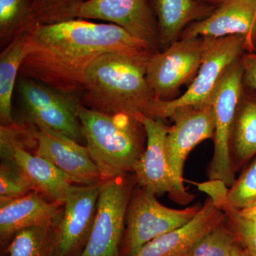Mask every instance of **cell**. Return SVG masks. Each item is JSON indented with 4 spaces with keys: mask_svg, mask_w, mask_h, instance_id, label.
Wrapping results in <instances>:
<instances>
[{
    "mask_svg": "<svg viewBox=\"0 0 256 256\" xmlns=\"http://www.w3.org/2000/svg\"><path fill=\"white\" fill-rule=\"evenodd\" d=\"M151 50L124 28L74 18L36 23L28 32L20 75L64 92H80L90 64L105 54Z\"/></svg>",
    "mask_w": 256,
    "mask_h": 256,
    "instance_id": "cell-1",
    "label": "cell"
},
{
    "mask_svg": "<svg viewBox=\"0 0 256 256\" xmlns=\"http://www.w3.org/2000/svg\"><path fill=\"white\" fill-rule=\"evenodd\" d=\"M154 53L116 52L98 57L84 74L82 105L104 114L150 117L156 98L146 74Z\"/></svg>",
    "mask_w": 256,
    "mask_h": 256,
    "instance_id": "cell-2",
    "label": "cell"
},
{
    "mask_svg": "<svg viewBox=\"0 0 256 256\" xmlns=\"http://www.w3.org/2000/svg\"><path fill=\"white\" fill-rule=\"evenodd\" d=\"M79 119L89 154L102 181L133 172L146 148V132L133 116L107 114L80 106Z\"/></svg>",
    "mask_w": 256,
    "mask_h": 256,
    "instance_id": "cell-3",
    "label": "cell"
},
{
    "mask_svg": "<svg viewBox=\"0 0 256 256\" xmlns=\"http://www.w3.org/2000/svg\"><path fill=\"white\" fill-rule=\"evenodd\" d=\"M16 88L22 114L16 121L50 128L80 144L85 143L78 114L82 105L80 92H62L21 76Z\"/></svg>",
    "mask_w": 256,
    "mask_h": 256,
    "instance_id": "cell-4",
    "label": "cell"
},
{
    "mask_svg": "<svg viewBox=\"0 0 256 256\" xmlns=\"http://www.w3.org/2000/svg\"><path fill=\"white\" fill-rule=\"evenodd\" d=\"M206 38V48L201 66L188 90L180 97L172 100L156 99L150 117L164 120L168 118L175 109L212 102V96L225 74L246 52L244 36Z\"/></svg>",
    "mask_w": 256,
    "mask_h": 256,
    "instance_id": "cell-5",
    "label": "cell"
},
{
    "mask_svg": "<svg viewBox=\"0 0 256 256\" xmlns=\"http://www.w3.org/2000/svg\"><path fill=\"white\" fill-rule=\"evenodd\" d=\"M152 192L134 188L126 215L121 256H134L146 244L190 222L201 205L174 210L164 206Z\"/></svg>",
    "mask_w": 256,
    "mask_h": 256,
    "instance_id": "cell-6",
    "label": "cell"
},
{
    "mask_svg": "<svg viewBox=\"0 0 256 256\" xmlns=\"http://www.w3.org/2000/svg\"><path fill=\"white\" fill-rule=\"evenodd\" d=\"M136 178L128 174L102 182L92 234L79 256H121L126 215Z\"/></svg>",
    "mask_w": 256,
    "mask_h": 256,
    "instance_id": "cell-7",
    "label": "cell"
},
{
    "mask_svg": "<svg viewBox=\"0 0 256 256\" xmlns=\"http://www.w3.org/2000/svg\"><path fill=\"white\" fill-rule=\"evenodd\" d=\"M242 58L230 66L212 98L214 111V151L210 162V180H220L228 186L236 182L230 152V134L244 92Z\"/></svg>",
    "mask_w": 256,
    "mask_h": 256,
    "instance_id": "cell-8",
    "label": "cell"
},
{
    "mask_svg": "<svg viewBox=\"0 0 256 256\" xmlns=\"http://www.w3.org/2000/svg\"><path fill=\"white\" fill-rule=\"evenodd\" d=\"M136 119L146 132V148L134 166L133 172L138 186L156 195L168 193L178 203H190L193 196L173 176L166 153V137L170 126L164 120L139 114Z\"/></svg>",
    "mask_w": 256,
    "mask_h": 256,
    "instance_id": "cell-9",
    "label": "cell"
},
{
    "mask_svg": "<svg viewBox=\"0 0 256 256\" xmlns=\"http://www.w3.org/2000/svg\"><path fill=\"white\" fill-rule=\"evenodd\" d=\"M206 37L180 38L152 56L146 80L156 99L170 100L184 84L193 80L201 66Z\"/></svg>",
    "mask_w": 256,
    "mask_h": 256,
    "instance_id": "cell-10",
    "label": "cell"
},
{
    "mask_svg": "<svg viewBox=\"0 0 256 256\" xmlns=\"http://www.w3.org/2000/svg\"><path fill=\"white\" fill-rule=\"evenodd\" d=\"M74 18L118 25L160 52L158 22L149 0H90L70 10L64 21Z\"/></svg>",
    "mask_w": 256,
    "mask_h": 256,
    "instance_id": "cell-11",
    "label": "cell"
},
{
    "mask_svg": "<svg viewBox=\"0 0 256 256\" xmlns=\"http://www.w3.org/2000/svg\"><path fill=\"white\" fill-rule=\"evenodd\" d=\"M169 118L170 126L166 137V153L173 176L184 186L185 161L192 150L214 136V111L212 102L200 106H186L175 109Z\"/></svg>",
    "mask_w": 256,
    "mask_h": 256,
    "instance_id": "cell-12",
    "label": "cell"
},
{
    "mask_svg": "<svg viewBox=\"0 0 256 256\" xmlns=\"http://www.w3.org/2000/svg\"><path fill=\"white\" fill-rule=\"evenodd\" d=\"M102 183L73 184L69 188L56 230L55 256H74L86 245L95 222Z\"/></svg>",
    "mask_w": 256,
    "mask_h": 256,
    "instance_id": "cell-13",
    "label": "cell"
},
{
    "mask_svg": "<svg viewBox=\"0 0 256 256\" xmlns=\"http://www.w3.org/2000/svg\"><path fill=\"white\" fill-rule=\"evenodd\" d=\"M37 128L38 144L35 154L52 162L74 184L92 186L104 182L86 146L58 131Z\"/></svg>",
    "mask_w": 256,
    "mask_h": 256,
    "instance_id": "cell-14",
    "label": "cell"
},
{
    "mask_svg": "<svg viewBox=\"0 0 256 256\" xmlns=\"http://www.w3.org/2000/svg\"><path fill=\"white\" fill-rule=\"evenodd\" d=\"M234 35L245 37L246 52H256V0H222L208 18L188 25L180 38Z\"/></svg>",
    "mask_w": 256,
    "mask_h": 256,
    "instance_id": "cell-15",
    "label": "cell"
},
{
    "mask_svg": "<svg viewBox=\"0 0 256 256\" xmlns=\"http://www.w3.org/2000/svg\"><path fill=\"white\" fill-rule=\"evenodd\" d=\"M226 218L208 198L190 222L151 240L134 256H185Z\"/></svg>",
    "mask_w": 256,
    "mask_h": 256,
    "instance_id": "cell-16",
    "label": "cell"
},
{
    "mask_svg": "<svg viewBox=\"0 0 256 256\" xmlns=\"http://www.w3.org/2000/svg\"><path fill=\"white\" fill-rule=\"evenodd\" d=\"M63 206L35 191L18 198L0 196L2 244H8L22 229L55 220L62 214Z\"/></svg>",
    "mask_w": 256,
    "mask_h": 256,
    "instance_id": "cell-17",
    "label": "cell"
},
{
    "mask_svg": "<svg viewBox=\"0 0 256 256\" xmlns=\"http://www.w3.org/2000/svg\"><path fill=\"white\" fill-rule=\"evenodd\" d=\"M158 22L160 46L168 48L180 40L188 25L204 20L214 5L198 0H149Z\"/></svg>",
    "mask_w": 256,
    "mask_h": 256,
    "instance_id": "cell-18",
    "label": "cell"
},
{
    "mask_svg": "<svg viewBox=\"0 0 256 256\" xmlns=\"http://www.w3.org/2000/svg\"><path fill=\"white\" fill-rule=\"evenodd\" d=\"M14 160L33 191L50 201L64 204L69 188L74 184L64 172L50 160L24 150L15 151Z\"/></svg>",
    "mask_w": 256,
    "mask_h": 256,
    "instance_id": "cell-19",
    "label": "cell"
},
{
    "mask_svg": "<svg viewBox=\"0 0 256 256\" xmlns=\"http://www.w3.org/2000/svg\"><path fill=\"white\" fill-rule=\"evenodd\" d=\"M28 32L18 35L0 54V120L1 124L14 122L12 96L22 64Z\"/></svg>",
    "mask_w": 256,
    "mask_h": 256,
    "instance_id": "cell-20",
    "label": "cell"
},
{
    "mask_svg": "<svg viewBox=\"0 0 256 256\" xmlns=\"http://www.w3.org/2000/svg\"><path fill=\"white\" fill-rule=\"evenodd\" d=\"M230 156L240 165L256 154V96L244 92L232 128Z\"/></svg>",
    "mask_w": 256,
    "mask_h": 256,
    "instance_id": "cell-21",
    "label": "cell"
},
{
    "mask_svg": "<svg viewBox=\"0 0 256 256\" xmlns=\"http://www.w3.org/2000/svg\"><path fill=\"white\" fill-rule=\"evenodd\" d=\"M60 215L55 220L18 230L8 242V256H55L56 230Z\"/></svg>",
    "mask_w": 256,
    "mask_h": 256,
    "instance_id": "cell-22",
    "label": "cell"
},
{
    "mask_svg": "<svg viewBox=\"0 0 256 256\" xmlns=\"http://www.w3.org/2000/svg\"><path fill=\"white\" fill-rule=\"evenodd\" d=\"M32 0H0V44L8 46L37 22L32 12Z\"/></svg>",
    "mask_w": 256,
    "mask_h": 256,
    "instance_id": "cell-23",
    "label": "cell"
},
{
    "mask_svg": "<svg viewBox=\"0 0 256 256\" xmlns=\"http://www.w3.org/2000/svg\"><path fill=\"white\" fill-rule=\"evenodd\" d=\"M38 128L34 124L14 120L10 124L0 126V156L1 162H14L16 150L36 151Z\"/></svg>",
    "mask_w": 256,
    "mask_h": 256,
    "instance_id": "cell-24",
    "label": "cell"
},
{
    "mask_svg": "<svg viewBox=\"0 0 256 256\" xmlns=\"http://www.w3.org/2000/svg\"><path fill=\"white\" fill-rule=\"evenodd\" d=\"M224 222L205 236L185 256H228L239 242L234 230L226 226Z\"/></svg>",
    "mask_w": 256,
    "mask_h": 256,
    "instance_id": "cell-25",
    "label": "cell"
},
{
    "mask_svg": "<svg viewBox=\"0 0 256 256\" xmlns=\"http://www.w3.org/2000/svg\"><path fill=\"white\" fill-rule=\"evenodd\" d=\"M256 202V160L229 188L226 206L242 210L252 206Z\"/></svg>",
    "mask_w": 256,
    "mask_h": 256,
    "instance_id": "cell-26",
    "label": "cell"
},
{
    "mask_svg": "<svg viewBox=\"0 0 256 256\" xmlns=\"http://www.w3.org/2000/svg\"><path fill=\"white\" fill-rule=\"evenodd\" d=\"M33 191L31 184L14 162H1L0 196L18 198Z\"/></svg>",
    "mask_w": 256,
    "mask_h": 256,
    "instance_id": "cell-27",
    "label": "cell"
},
{
    "mask_svg": "<svg viewBox=\"0 0 256 256\" xmlns=\"http://www.w3.org/2000/svg\"><path fill=\"white\" fill-rule=\"evenodd\" d=\"M90 0H32V12L38 23L60 22L70 10Z\"/></svg>",
    "mask_w": 256,
    "mask_h": 256,
    "instance_id": "cell-28",
    "label": "cell"
},
{
    "mask_svg": "<svg viewBox=\"0 0 256 256\" xmlns=\"http://www.w3.org/2000/svg\"><path fill=\"white\" fill-rule=\"evenodd\" d=\"M239 242L249 252L256 254V222L246 218L238 210L226 206L222 210Z\"/></svg>",
    "mask_w": 256,
    "mask_h": 256,
    "instance_id": "cell-29",
    "label": "cell"
},
{
    "mask_svg": "<svg viewBox=\"0 0 256 256\" xmlns=\"http://www.w3.org/2000/svg\"><path fill=\"white\" fill-rule=\"evenodd\" d=\"M198 190L205 192L210 196L216 208L222 210V208L226 205L228 188L223 181L220 180H210L206 182L196 184Z\"/></svg>",
    "mask_w": 256,
    "mask_h": 256,
    "instance_id": "cell-30",
    "label": "cell"
},
{
    "mask_svg": "<svg viewBox=\"0 0 256 256\" xmlns=\"http://www.w3.org/2000/svg\"><path fill=\"white\" fill-rule=\"evenodd\" d=\"M242 63L244 84L256 92V52L244 53L242 57Z\"/></svg>",
    "mask_w": 256,
    "mask_h": 256,
    "instance_id": "cell-31",
    "label": "cell"
},
{
    "mask_svg": "<svg viewBox=\"0 0 256 256\" xmlns=\"http://www.w3.org/2000/svg\"><path fill=\"white\" fill-rule=\"evenodd\" d=\"M238 210L239 212H240V214L245 216L246 218L254 220V222H256V202L252 206Z\"/></svg>",
    "mask_w": 256,
    "mask_h": 256,
    "instance_id": "cell-32",
    "label": "cell"
},
{
    "mask_svg": "<svg viewBox=\"0 0 256 256\" xmlns=\"http://www.w3.org/2000/svg\"><path fill=\"white\" fill-rule=\"evenodd\" d=\"M248 252L238 242L228 256H248Z\"/></svg>",
    "mask_w": 256,
    "mask_h": 256,
    "instance_id": "cell-33",
    "label": "cell"
},
{
    "mask_svg": "<svg viewBox=\"0 0 256 256\" xmlns=\"http://www.w3.org/2000/svg\"><path fill=\"white\" fill-rule=\"evenodd\" d=\"M198 1L203 2L207 3V4L217 6V4H218L222 0H198Z\"/></svg>",
    "mask_w": 256,
    "mask_h": 256,
    "instance_id": "cell-34",
    "label": "cell"
},
{
    "mask_svg": "<svg viewBox=\"0 0 256 256\" xmlns=\"http://www.w3.org/2000/svg\"><path fill=\"white\" fill-rule=\"evenodd\" d=\"M248 254H249V256H256V252H248Z\"/></svg>",
    "mask_w": 256,
    "mask_h": 256,
    "instance_id": "cell-35",
    "label": "cell"
}]
</instances>
